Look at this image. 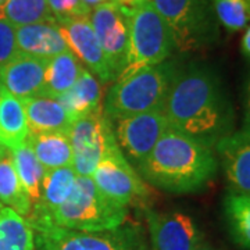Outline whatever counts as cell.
Segmentation results:
<instances>
[{"label":"cell","instance_id":"28","mask_svg":"<svg viewBox=\"0 0 250 250\" xmlns=\"http://www.w3.org/2000/svg\"><path fill=\"white\" fill-rule=\"evenodd\" d=\"M218 22L229 32L250 25V0H211Z\"/></svg>","mask_w":250,"mask_h":250},{"label":"cell","instance_id":"12","mask_svg":"<svg viewBox=\"0 0 250 250\" xmlns=\"http://www.w3.org/2000/svg\"><path fill=\"white\" fill-rule=\"evenodd\" d=\"M149 232L154 250H195L205 242L195 220L179 211H146Z\"/></svg>","mask_w":250,"mask_h":250},{"label":"cell","instance_id":"7","mask_svg":"<svg viewBox=\"0 0 250 250\" xmlns=\"http://www.w3.org/2000/svg\"><path fill=\"white\" fill-rule=\"evenodd\" d=\"M42 250H147L141 228L121 225L116 229L85 232L53 225L32 228Z\"/></svg>","mask_w":250,"mask_h":250},{"label":"cell","instance_id":"38","mask_svg":"<svg viewBox=\"0 0 250 250\" xmlns=\"http://www.w3.org/2000/svg\"><path fill=\"white\" fill-rule=\"evenodd\" d=\"M0 207H1V205H0Z\"/></svg>","mask_w":250,"mask_h":250},{"label":"cell","instance_id":"21","mask_svg":"<svg viewBox=\"0 0 250 250\" xmlns=\"http://www.w3.org/2000/svg\"><path fill=\"white\" fill-rule=\"evenodd\" d=\"M28 142L45 171L72 166L74 153H72L71 141L68 134L64 132L29 134Z\"/></svg>","mask_w":250,"mask_h":250},{"label":"cell","instance_id":"32","mask_svg":"<svg viewBox=\"0 0 250 250\" xmlns=\"http://www.w3.org/2000/svg\"><path fill=\"white\" fill-rule=\"evenodd\" d=\"M242 50L248 57H250V25L246 28V32L242 38Z\"/></svg>","mask_w":250,"mask_h":250},{"label":"cell","instance_id":"13","mask_svg":"<svg viewBox=\"0 0 250 250\" xmlns=\"http://www.w3.org/2000/svg\"><path fill=\"white\" fill-rule=\"evenodd\" d=\"M57 24L67 41L70 52L80 60L82 65H86V68L100 82H108L116 78L99 43L89 17L65 20Z\"/></svg>","mask_w":250,"mask_h":250},{"label":"cell","instance_id":"9","mask_svg":"<svg viewBox=\"0 0 250 250\" xmlns=\"http://www.w3.org/2000/svg\"><path fill=\"white\" fill-rule=\"evenodd\" d=\"M90 178L106 196L126 207L147 196V187L125 159L118 143L104 153Z\"/></svg>","mask_w":250,"mask_h":250},{"label":"cell","instance_id":"14","mask_svg":"<svg viewBox=\"0 0 250 250\" xmlns=\"http://www.w3.org/2000/svg\"><path fill=\"white\" fill-rule=\"evenodd\" d=\"M232 192L250 195V134L238 131L227 135L214 146Z\"/></svg>","mask_w":250,"mask_h":250},{"label":"cell","instance_id":"20","mask_svg":"<svg viewBox=\"0 0 250 250\" xmlns=\"http://www.w3.org/2000/svg\"><path fill=\"white\" fill-rule=\"evenodd\" d=\"M57 100L65 107L75 123L82 117L89 116L103 108L100 81L88 68H83L74 86L62 93V96H59Z\"/></svg>","mask_w":250,"mask_h":250},{"label":"cell","instance_id":"4","mask_svg":"<svg viewBox=\"0 0 250 250\" xmlns=\"http://www.w3.org/2000/svg\"><path fill=\"white\" fill-rule=\"evenodd\" d=\"M129 9V45L124 70L117 80L164 62L175 49L166 21L149 0H126Z\"/></svg>","mask_w":250,"mask_h":250},{"label":"cell","instance_id":"37","mask_svg":"<svg viewBox=\"0 0 250 250\" xmlns=\"http://www.w3.org/2000/svg\"><path fill=\"white\" fill-rule=\"evenodd\" d=\"M152 250H154V249H153V248H152Z\"/></svg>","mask_w":250,"mask_h":250},{"label":"cell","instance_id":"23","mask_svg":"<svg viewBox=\"0 0 250 250\" xmlns=\"http://www.w3.org/2000/svg\"><path fill=\"white\" fill-rule=\"evenodd\" d=\"M0 205L14 210L21 217H28L32 210V200L21 185L9 149L0 154Z\"/></svg>","mask_w":250,"mask_h":250},{"label":"cell","instance_id":"18","mask_svg":"<svg viewBox=\"0 0 250 250\" xmlns=\"http://www.w3.org/2000/svg\"><path fill=\"white\" fill-rule=\"evenodd\" d=\"M77 177L78 175L72 166L45 171L41 196L28 215V223L43 220L57 207H60L67 200V197L71 195Z\"/></svg>","mask_w":250,"mask_h":250},{"label":"cell","instance_id":"30","mask_svg":"<svg viewBox=\"0 0 250 250\" xmlns=\"http://www.w3.org/2000/svg\"><path fill=\"white\" fill-rule=\"evenodd\" d=\"M18 53L16 27L0 18V68Z\"/></svg>","mask_w":250,"mask_h":250},{"label":"cell","instance_id":"2","mask_svg":"<svg viewBox=\"0 0 250 250\" xmlns=\"http://www.w3.org/2000/svg\"><path fill=\"white\" fill-rule=\"evenodd\" d=\"M138 168L154 187L172 193H192L214 179L218 160L213 149L168 125Z\"/></svg>","mask_w":250,"mask_h":250},{"label":"cell","instance_id":"19","mask_svg":"<svg viewBox=\"0 0 250 250\" xmlns=\"http://www.w3.org/2000/svg\"><path fill=\"white\" fill-rule=\"evenodd\" d=\"M29 129L22 102L0 83V146L16 150L28 139Z\"/></svg>","mask_w":250,"mask_h":250},{"label":"cell","instance_id":"1","mask_svg":"<svg viewBox=\"0 0 250 250\" xmlns=\"http://www.w3.org/2000/svg\"><path fill=\"white\" fill-rule=\"evenodd\" d=\"M161 113L171 126L213 150L233 132L231 102L215 72L200 64L177 70Z\"/></svg>","mask_w":250,"mask_h":250},{"label":"cell","instance_id":"26","mask_svg":"<svg viewBox=\"0 0 250 250\" xmlns=\"http://www.w3.org/2000/svg\"><path fill=\"white\" fill-rule=\"evenodd\" d=\"M11 156H13L18 178L21 181V185L25 189L28 196L31 197L32 203H35L41 196L45 168L36 159L35 153L32 150L28 139L18 149L11 150Z\"/></svg>","mask_w":250,"mask_h":250},{"label":"cell","instance_id":"10","mask_svg":"<svg viewBox=\"0 0 250 250\" xmlns=\"http://www.w3.org/2000/svg\"><path fill=\"white\" fill-rule=\"evenodd\" d=\"M89 20L117 80L126 62L129 45V9L121 1H106L92 9Z\"/></svg>","mask_w":250,"mask_h":250},{"label":"cell","instance_id":"36","mask_svg":"<svg viewBox=\"0 0 250 250\" xmlns=\"http://www.w3.org/2000/svg\"><path fill=\"white\" fill-rule=\"evenodd\" d=\"M3 3H4V0H0V6H1Z\"/></svg>","mask_w":250,"mask_h":250},{"label":"cell","instance_id":"33","mask_svg":"<svg viewBox=\"0 0 250 250\" xmlns=\"http://www.w3.org/2000/svg\"><path fill=\"white\" fill-rule=\"evenodd\" d=\"M106 1H114V0H83V3H85L89 9H93V7H96V6L102 4V3H106Z\"/></svg>","mask_w":250,"mask_h":250},{"label":"cell","instance_id":"11","mask_svg":"<svg viewBox=\"0 0 250 250\" xmlns=\"http://www.w3.org/2000/svg\"><path fill=\"white\" fill-rule=\"evenodd\" d=\"M116 121V141L121 152L138 167L150 154L161 135L168 126L161 110L118 117Z\"/></svg>","mask_w":250,"mask_h":250},{"label":"cell","instance_id":"22","mask_svg":"<svg viewBox=\"0 0 250 250\" xmlns=\"http://www.w3.org/2000/svg\"><path fill=\"white\" fill-rule=\"evenodd\" d=\"M83 65L68 50L47 60L42 95L57 99L74 86L83 71Z\"/></svg>","mask_w":250,"mask_h":250},{"label":"cell","instance_id":"31","mask_svg":"<svg viewBox=\"0 0 250 250\" xmlns=\"http://www.w3.org/2000/svg\"><path fill=\"white\" fill-rule=\"evenodd\" d=\"M243 131L250 134V78L246 86V102H245V125Z\"/></svg>","mask_w":250,"mask_h":250},{"label":"cell","instance_id":"35","mask_svg":"<svg viewBox=\"0 0 250 250\" xmlns=\"http://www.w3.org/2000/svg\"><path fill=\"white\" fill-rule=\"evenodd\" d=\"M4 149H6V147H1V146H0V154L3 153V150H4Z\"/></svg>","mask_w":250,"mask_h":250},{"label":"cell","instance_id":"16","mask_svg":"<svg viewBox=\"0 0 250 250\" xmlns=\"http://www.w3.org/2000/svg\"><path fill=\"white\" fill-rule=\"evenodd\" d=\"M16 39L20 53L38 59L49 60L70 50L56 21H45L16 28Z\"/></svg>","mask_w":250,"mask_h":250},{"label":"cell","instance_id":"8","mask_svg":"<svg viewBox=\"0 0 250 250\" xmlns=\"http://www.w3.org/2000/svg\"><path fill=\"white\" fill-rule=\"evenodd\" d=\"M74 160L72 168L78 177H92L108 149L116 145V135L103 108L77 120L68 132Z\"/></svg>","mask_w":250,"mask_h":250},{"label":"cell","instance_id":"17","mask_svg":"<svg viewBox=\"0 0 250 250\" xmlns=\"http://www.w3.org/2000/svg\"><path fill=\"white\" fill-rule=\"evenodd\" d=\"M22 104L27 116L29 134L70 132L74 120L57 99L39 95L22 100Z\"/></svg>","mask_w":250,"mask_h":250},{"label":"cell","instance_id":"15","mask_svg":"<svg viewBox=\"0 0 250 250\" xmlns=\"http://www.w3.org/2000/svg\"><path fill=\"white\" fill-rule=\"evenodd\" d=\"M47 60L18 52L3 68L0 83L11 95L22 100L42 95Z\"/></svg>","mask_w":250,"mask_h":250},{"label":"cell","instance_id":"6","mask_svg":"<svg viewBox=\"0 0 250 250\" xmlns=\"http://www.w3.org/2000/svg\"><path fill=\"white\" fill-rule=\"evenodd\" d=\"M170 29L175 49L188 53L218 41V20L211 0H149Z\"/></svg>","mask_w":250,"mask_h":250},{"label":"cell","instance_id":"25","mask_svg":"<svg viewBox=\"0 0 250 250\" xmlns=\"http://www.w3.org/2000/svg\"><path fill=\"white\" fill-rule=\"evenodd\" d=\"M224 214L233 241L250 250V195L231 190L224 199Z\"/></svg>","mask_w":250,"mask_h":250},{"label":"cell","instance_id":"34","mask_svg":"<svg viewBox=\"0 0 250 250\" xmlns=\"http://www.w3.org/2000/svg\"><path fill=\"white\" fill-rule=\"evenodd\" d=\"M195 250H217V249H215V248H213L211 245H208V243L203 242V243H202L200 246H197Z\"/></svg>","mask_w":250,"mask_h":250},{"label":"cell","instance_id":"24","mask_svg":"<svg viewBox=\"0 0 250 250\" xmlns=\"http://www.w3.org/2000/svg\"><path fill=\"white\" fill-rule=\"evenodd\" d=\"M0 250H35L34 229L9 207H0Z\"/></svg>","mask_w":250,"mask_h":250},{"label":"cell","instance_id":"29","mask_svg":"<svg viewBox=\"0 0 250 250\" xmlns=\"http://www.w3.org/2000/svg\"><path fill=\"white\" fill-rule=\"evenodd\" d=\"M47 4L56 22L89 17L92 11V9L83 3V0H47Z\"/></svg>","mask_w":250,"mask_h":250},{"label":"cell","instance_id":"3","mask_svg":"<svg viewBox=\"0 0 250 250\" xmlns=\"http://www.w3.org/2000/svg\"><path fill=\"white\" fill-rule=\"evenodd\" d=\"M126 206L106 196L90 177H77L71 195L60 207L35 223L31 228L53 225L74 231L100 232L116 229L126 218Z\"/></svg>","mask_w":250,"mask_h":250},{"label":"cell","instance_id":"5","mask_svg":"<svg viewBox=\"0 0 250 250\" xmlns=\"http://www.w3.org/2000/svg\"><path fill=\"white\" fill-rule=\"evenodd\" d=\"M177 70L178 67L174 62H164L116 81L103 104L104 114L116 120L118 117L161 110Z\"/></svg>","mask_w":250,"mask_h":250},{"label":"cell","instance_id":"27","mask_svg":"<svg viewBox=\"0 0 250 250\" xmlns=\"http://www.w3.org/2000/svg\"><path fill=\"white\" fill-rule=\"evenodd\" d=\"M0 18L16 28L54 21L47 0H4L0 6Z\"/></svg>","mask_w":250,"mask_h":250}]
</instances>
